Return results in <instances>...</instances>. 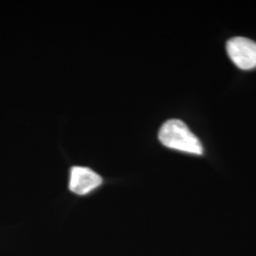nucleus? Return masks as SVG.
Returning a JSON list of instances; mask_svg holds the SVG:
<instances>
[{
  "label": "nucleus",
  "mask_w": 256,
  "mask_h": 256,
  "mask_svg": "<svg viewBox=\"0 0 256 256\" xmlns=\"http://www.w3.org/2000/svg\"><path fill=\"white\" fill-rule=\"evenodd\" d=\"M158 138L164 146L194 155H202L203 147L198 137L180 120H169L162 124Z\"/></svg>",
  "instance_id": "f257e3e1"
},
{
  "label": "nucleus",
  "mask_w": 256,
  "mask_h": 256,
  "mask_svg": "<svg viewBox=\"0 0 256 256\" xmlns=\"http://www.w3.org/2000/svg\"><path fill=\"white\" fill-rule=\"evenodd\" d=\"M227 52L232 61L241 70L256 68V43L245 37H234L227 43Z\"/></svg>",
  "instance_id": "f03ea898"
},
{
  "label": "nucleus",
  "mask_w": 256,
  "mask_h": 256,
  "mask_svg": "<svg viewBox=\"0 0 256 256\" xmlns=\"http://www.w3.org/2000/svg\"><path fill=\"white\" fill-rule=\"evenodd\" d=\"M102 182V178L92 169L75 166L72 168L70 178V189L77 194H86L92 192Z\"/></svg>",
  "instance_id": "7ed1b4c3"
}]
</instances>
